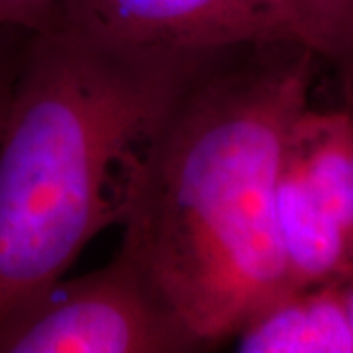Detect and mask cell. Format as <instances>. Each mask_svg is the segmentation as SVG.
<instances>
[{"label":"cell","mask_w":353,"mask_h":353,"mask_svg":"<svg viewBox=\"0 0 353 353\" xmlns=\"http://www.w3.org/2000/svg\"><path fill=\"white\" fill-rule=\"evenodd\" d=\"M210 55L30 34L0 134V320L126 222L167 114Z\"/></svg>","instance_id":"obj_2"},{"label":"cell","mask_w":353,"mask_h":353,"mask_svg":"<svg viewBox=\"0 0 353 353\" xmlns=\"http://www.w3.org/2000/svg\"><path fill=\"white\" fill-rule=\"evenodd\" d=\"M316 59L294 43L214 53L155 139L118 257L202 347L290 290L275 190Z\"/></svg>","instance_id":"obj_1"},{"label":"cell","mask_w":353,"mask_h":353,"mask_svg":"<svg viewBox=\"0 0 353 353\" xmlns=\"http://www.w3.org/2000/svg\"><path fill=\"white\" fill-rule=\"evenodd\" d=\"M283 159L353 255V112L306 106L290 124Z\"/></svg>","instance_id":"obj_6"},{"label":"cell","mask_w":353,"mask_h":353,"mask_svg":"<svg viewBox=\"0 0 353 353\" xmlns=\"http://www.w3.org/2000/svg\"><path fill=\"white\" fill-rule=\"evenodd\" d=\"M290 39L330 63L340 81L353 77V0H267Z\"/></svg>","instance_id":"obj_7"},{"label":"cell","mask_w":353,"mask_h":353,"mask_svg":"<svg viewBox=\"0 0 353 353\" xmlns=\"http://www.w3.org/2000/svg\"><path fill=\"white\" fill-rule=\"evenodd\" d=\"M61 0H0V26L48 32L57 24Z\"/></svg>","instance_id":"obj_9"},{"label":"cell","mask_w":353,"mask_h":353,"mask_svg":"<svg viewBox=\"0 0 353 353\" xmlns=\"http://www.w3.org/2000/svg\"><path fill=\"white\" fill-rule=\"evenodd\" d=\"M341 289H343L345 308H347V316H350V324H352V334H353V275L341 283Z\"/></svg>","instance_id":"obj_10"},{"label":"cell","mask_w":353,"mask_h":353,"mask_svg":"<svg viewBox=\"0 0 353 353\" xmlns=\"http://www.w3.org/2000/svg\"><path fill=\"white\" fill-rule=\"evenodd\" d=\"M234 338L243 353H353L341 283L279 294L248 316Z\"/></svg>","instance_id":"obj_5"},{"label":"cell","mask_w":353,"mask_h":353,"mask_svg":"<svg viewBox=\"0 0 353 353\" xmlns=\"http://www.w3.org/2000/svg\"><path fill=\"white\" fill-rule=\"evenodd\" d=\"M30 34L32 32L0 26V134L8 116L16 79L20 73V65H22Z\"/></svg>","instance_id":"obj_8"},{"label":"cell","mask_w":353,"mask_h":353,"mask_svg":"<svg viewBox=\"0 0 353 353\" xmlns=\"http://www.w3.org/2000/svg\"><path fill=\"white\" fill-rule=\"evenodd\" d=\"M51 30L187 53L294 43L267 0H61Z\"/></svg>","instance_id":"obj_4"},{"label":"cell","mask_w":353,"mask_h":353,"mask_svg":"<svg viewBox=\"0 0 353 353\" xmlns=\"http://www.w3.org/2000/svg\"><path fill=\"white\" fill-rule=\"evenodd\" d=\"M202 350L118 255L55 281L0 320V353H181Z\"/></svg>","instance_id":"obj_3"},{"label":"cell","mask_w":353,"mask_h":353,"mask_svg":"<svg viewBox=\"0 0 353 353\" xmlns=\"http://www.w3.org/2000/svg\"><path fill=\"white\" fill-rule=\"evenodd\" d=\"M341 87H343V97H345V108L353 112V77L350 81L341 83Z\"/></svg>","instance_id":"obj_11"}]
</instances>
